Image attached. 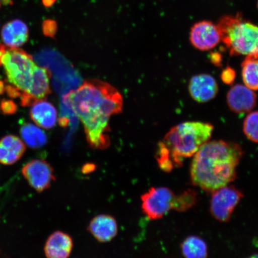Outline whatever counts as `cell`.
I'll return each mask as SVG.
<instances>
[{
    "mask_svg": "<svg viewBox=\"0 0 258 258\" xmlns=\"http://www.w3.org/2000/svg\"><path fill=\"white\" fill-rule=\"evenodd\" d=\"M63 101L82 122L90 146L107 148L110 143L109 119L120 113L123 105L118 90L101 80L86 81L64 95Z\"/></svg>",
    "mask_w": 258,
    "mask_h": 258,
    "instance_id": "1",
    "label": "cell"
},
{
    "mask_svg": "<svg viewBox=\"0 0 258 258\" xmlns=\"http://www.w3.org/2000/svg\"><path fill=\"white\" fill-rule=\"evenodd\" d=\"M243 151L239 144L222 140L208 141L195 156L190 167L194 185L213 192L236 178Z\"/></svg>",
    "mask_w": 258,
    "mask_h": 258,
    "instance_id": "2",
    "label": "cell"
},
{
    "mask_svg": "<svg viewBox=\"0 0 258 258\" xmlns=\"http://www.w3.org/2000/svg\"><path fill=\"white\" fill-rule=\"evenodd\" d=\"M214 127L208 122L186 121L173 127L158 144L157 154L168 161L173 169L182 166L211 138Z\"/></svg>",
    "mask_w": 258,
    "mask_h": 258,
    "instance_id": "3",
    "label": "cell"
},
{
    "mask_svg": "<svg viewBox=\"0 0 258 258\" xmlns=\"http://www.w3.org/2000/svg\"><path fill=\"white\" fill-rule=\"evenodd\" d=\"M217 26L221 41L231 56L258 59V26L239 14L224 16Z\"/></svg>",
    "mask_w": 258,
    "mask_h": 258,
    "instance_id": "4",
    "label": "cell"
},
{
    "mask_svg": "<svg viewBox=\"0 0 258 258\" xmlns=\"http://www.w3.org/2000/svg\"><path fill=\"white\" fill-rule=\"evenodd\" d=\"M3 64L9 82L22 92H27L37 66L33 57L20 48L11 47L3 58Z\"/></svg>",
    "mask_w": 258,
    "mask_h": 258,
    "instance_id": "5",
    "label": "cell"
},
{
    "mask_svg": "<svg viewBox=\"0 0 258 258\" xmlns=\"http://www.w3.org/2000/svg\"><path fill=\"white\" fill-rule=\"evenodd\" d=\"M142 208L148 218H162L177 207V195L166 187H153L141 197Z\"/></svg>",
    "mask_w": 258,
    "mask_h": 258,
    "instance_id": "6",
    "label": "cell"
},
{
    "mask_svg": "<svg viewBox=\"0 0 258 258\" xmlns=\"http://www.w3.org/2000/svg\"><path fill=\"white\" fill-rule=\"evenodd\" d=\"M210 211L221 222L230 221L232 214L243 198V194L232 185H226L212 192Z\"/></svg>",
    "mask_w": 258,
    "mask_h": 258,
    "instance_id": "7",
    "label": "cell"
},
{
    "mask_svg": "<svg viewBox=\"0 0 258 258\" xmlns=\"http://www.w3.org/2000/svg\"><path fill=\"white\" fill-rule=\"evenodd\" d=\"M22 173L32 188L39 192L49 188L55 180L52 166L43 160H32L25 164Z\"/></svg>",
    "mask_w": 258,
    "mask_h": 258,
    "instance_id": "8",
    "label": "cell"
},
{
    "mask_svg": "<svg viewBox=\"0 0 258 258\" xmlns=\"http://www.w3.org/2000/svg\"><path fill=\"white\" fill-rule=\"evenodd\" d=\"M189 40L197 49L201 51L213 49L221 41L217 25L209 21L197 22L190 31Z\"/></svg>",
    "mask_w": 258,
    "mask_h": 258,
    "instance_id": "9",
    "label": "cell"
},
{
    "mask_svg": "<svg viewBox=\"0 0 258 258\" xmlns=\"http://www.w3.org/2000/svg\"><path fill=\"white\" fill-rule=\"evenodd\" d=\"M229 108L236 114L250 112L255 107L257 97L253 90L237 84L231 87L227 95Z\"/></svg>",
    "mask_w": 258,
    "mask_h": 258,
    "instance_id": "10",
    "label": "cell"
},
{
    "mask_svg": "<svg viewBox=\"0 0 258 258\" xmlns=\"http://www.w3.org/2000/svg\"><path fill=\"white\" fill-rule=\"evenodd\" d=\"M188 91L190 96L199 103H206L214 99L218 92L217 81L208 74H200L189 80Z\"/></svg>",
    "mask_w": 258,
    "mask_h": 258,
    "instance_id": "11",
    "label": "cell"
},
{
    "mask_svg": "<svg viewBox=\"0 0 258 258\" xmlns=\"http://www.w3.org/2000/svg\"><path fill=\"white\" fill-rule=\"evenodd\" d=\"M88 230L97 240L102 243L111 241L118 233V225L114 218L107 215L96 216L92 219Z\"/></svg>",
    "mask_w": 258,
    "mask_h": 258,
    "instance_id": "12",
    "label": "cell"
},
{
    "mask_svg": "<svg viewBox=\"0 0 258 258\" xmlns=\"http://www.w3.org/2000/svg\"><path fill=\"white\" fill-rule=\"evenodd\" d=\"M2 38L4 43L10 47H21L29 39L28 26L20 19L9 21L2 28Z\"/></svg>",
    "mask_w": 258,
    "mask_h": 258,
    "instance_id": "13",
    "label": "cell"
},
{
    "mask_svg": "<svg viewBox=\"0 0 258 258\" xmlns=\"http://www.w3.org/2000/svg\"><path fill=\"white\" fill-rule=\"evenodd\" d=\"M30 114L32 120L41 128L48 130L53 128L57 123V109L46 100H39L32 105Z\"/></svg>",
    "mask_w": 258,
    "mask_h": 258,
    "instance_id": "14",
    "label": "cell"
},
{
    "mask_svg": "<svg viewBox=\"0 0 258 258\" xmlns=\"http://www.w3.org/2000/svg\"><path fill=\"white\" fill-rule=\"evenodd\" d=\"M73 241L70 235L63 232H54L48 237L44 252L48 258H67L72 253Z\"/></svg>",
    "mask_w": 258,
    "mask_h": 258,
    "instance_id": "15",
    "label": "cell"
},
{
    "mask_svg": "<svg viewBox=\"0 0 258 258\" xmlns=\"http://www.w3.org/2000/svg\"><path fill=\"white\" fill-rule=\"evenodd\" d=\"M26 146L20 138L9 135L0 140V163L11 165L23 156Z\"/></svg>",
    "mask_w": 258,
    "mask_h": 258,
    "instance_id": "16",
    "label": "cell"
},
{
    "mask_svg": "<svg viewBox=\"0 0 258 258\" xmlns=\"http://www.w3.org/2000/svg\"><path fill=\"white\" fill-rule=\"evenodd\" d=\"M50 77L49 70L37 64L32 74L30 87L25 93L30 95L35 102L46 98L51 93Z\"/></svg>",
    "mask_w": 258,
    "mask_h": 258,
    "instance_id": "17",
    "label": "cell"
},
{
    "mask_svg": "<svg viewBox=\"0 0 258 258\" xmlns=\"http://www.w3.org/2000/svg\"><path fill=\"white\" fill-rule=\"evenodd\" d=\"M20 134L25 143L32 149H38L47 143L46 134L38 125L25 123L21 127Z\"/></svg>",
    "mask_w": 258,
    "mask_h": 258,
    "instance_id": "18",
    "label": "cell"
},
{
    "mask_svg": "<svg viewBox=\"0 0 258 258\" xmlns=\"http://www.w3.org/2000/svg\"><path fill=\"white\" fill-rule=\"evenodd\" d=\"M183 256L188 258H205L208 256V247L201 237L191 235L181 244Z\"/></svg>",
    "mask_w": 258,
    "mask_h": 258,
    "instance_id": "19",
    "label": "cell"
},
{
    "mask_svg": "<svg viewBox=\"0 0 258 258\" xmlns=\"http://www.w3.org/2000/svg\"><path fill=\"white\" fill-rule=\"evenodd\" d=\"M241 76L245 86L253 91L258 90V59L245 57L241 63Z\"/></svg>",
    "mask_w": 258,
    "mask_h": 258,
    "instance_id": "20",
    "label": "cell"
},
{
    "mask_svg": "<svg viewBox=\"0 0 258 258\" xmlns=\"http://www.w3.org/2000/svg\"><path fill=\"white\" fill-rule=\"evenodd\" d=\"M243 132L248 140L258 143V111L250 112L245 118Z\"/></svg>",
    "mask_w": 258,
    "mask_h": 258,
    "instance_id": "21",
    "label": "cell"
},
{
    "mask_svg": "<svg viewBox=\"0 0 258 258\" xmlns=\"http://www.w3.org/2000/svg\"><path fill=\"white\" fill-rule=\"evenodd\" d=\"M198 195L193 189L186 191L177 195V207L176 211L183 212L188 211L196 205Z\"/></svg>",
    "mask_w": 258,
    "mask_h": 258,
    "instance_id": "22",
    "label": "cell"
},
{
    "mask_svg": "<svg viewBox=\"0 0 258 258\" xmlns=\"http://www.w3.org/2000/svg\"><path fill=\"white\" fill-rule=\"evenodd\" d=\"M18 106L12 100L0 99V112L4 115H13L18 111Z\"/></svg>",
    "mask_w": 258,
    "mask_h": 258,
    "instance_id": "23",
    "label": "cell"
},
{
    "mask_svg": "<svg viewBox=\"0 0 258 258\" xmlns=\"http://www.w3.org/2000/svg\"><path fill=\"white\" fill-rule=\"evenodd\" d=\"M236 78V72L233 68L228 66L225 68L221 74L222 82L227 85L233 84Z\"/></svg>",
    "mask_w": 258,
    "mask_h": 258,
    "instance_id": "24",
    "label": "cell"
},
{
    "mask_svg": "<svg viewBox=\"0 0 258 258\" xmlns=\"http://www.w3.org/2000/svg\"><path fill=\"white\" fill-rule=\"evenodd\" d=\"M5 92L7 93L8 95L11 98H16L18 97H21L22 92L16 86L13 85L6 86Z\"/></svg>",
    "mask_w": 258,
    "mask_h": 258,
    "instance_id": "25",
    "label": "cell"
},
{
    "mask_svg": "<svg viewBox=\"0 0 258 258\" xmlns=\"http://www.w3.org/2000/svg\"><path fill=\"white\" fill-rule=\"evenodd\" d=\"M210 60L216 67H221L222 66V56L221 52L214 51L210 54Z\"/></svg>",
    "mask_w": 258,
    "mask_h": 258,
    "instance_id": "26",
    "label": "cell"
},
{
    "mask_svg": "<svg viewBox=\"0 0 258 258\" xmlns=\"http://www.w3.org/2000/svg\"><path fill=\"white\" fill-rule=\"evenodd\" d=\"M55 23L51 20L45 21L43 24V31L45 34L50 35L53 33Z\"/></svg>",
    "mask_w": 258,
    "mask_h": 258,
    "instance_id": "27",
    "label": "cell"
},
{
    "mask_svg": "<svg viewBox=\"0 0 258 258\" xmlns=\"http://www.w3.org/2000/svg\"><path fill=\"white\" fill-rule=\"evenodd\" d=\"M8 48L4 44L0 43V67L3 66V58L7 51Z\"/></svg>",
    "mask_w": 258,
    "mask_h": 258,
    "instance_id": "28",
    "label": "cell"
},
{
    "mask_svg": "<svg viewBox=\"0 0 258 258\" xmlns=\"http://www.w3.org/2000/svg\"><path fill=\"white\" fill-rule=\"evenodd\" d=\"M56 1V0H42L43 5L46 6V7L48 8L52 6Z\"/></svg>",
    "mask_w": 258,
    "mask_h": 258,
    "instance_id": "29",
    "label": "cell"
},
{
    "mask_svg": "<svg viewBox=\"0 0 258 258\" xmlns=\"http://www.w3.org/2000/svg\"><path fill=\"white\" fill-rule=\"evenodd\" d=\"M5 88L6 86L4 82L0 80V95H3L5 93Z\"/></svg>",
    "mask_w": 258,
    "mask_h": 258,
    "instance_id": "30",
    "label": "cell"
},
{
    "mask_svg": "<svg viewBox=\"0 0 258 258\" xmlns=\"http://www.w3.org/2000/svg\"><path fill=\"white\" fill-rule=\"evenodd\" d=\"M2 5V0H0V7H1Z\"/></svg>",
    "mask_w": 258,
    "mask_h": 258,
    "instance_id": "31",
    "label": "cell"
},
{
    "mask_svg": "<svg viewBox=\"0 0 258 258\" xmlns=\"http://www.w3.org/2000/svg\"><path fill=\"white\" fill-rule=\"evenodd\" d=\"M257 9H258V2H257Z\"/></svg>",
    "mask_w": 258,
    "mask_h": 258,
    "instance_id": "32",
    "label": "cell"
}]
</instances>
